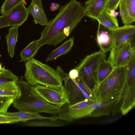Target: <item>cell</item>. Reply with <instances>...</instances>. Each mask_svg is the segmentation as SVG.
Instances as JSON below:
<instances>
[{"mask_svg":"<svg viewBox=\"0 0 135 135\" xmlns=\"http://www.w3.org/2000/svg\"><path fill=\"white\" fill-rule=\"evenodd\" d=\"M56 70L64 81V85L68 95L69 104H73L84 100L83 91H86L93 97V91L88 87L79 77L76 79H71L68 74L65 73L60 66H58Z\"/></svg>","mask_w":135,"mask_h":135,"instance_id":"7","label":"cell"},{"mask_svg":"<svg viewBox=\"0 0 135 135\" xmlns=\"http://www.w3.org/2000/svg\"><path fill=\"white\" fill-rule=\"evenodd\" d=\"M101 25L110 30L119 27L116 17H113L106 9L100 15L97 20Z\"/></svg>","mask_w":135,"mask_h":135,"instance_id":"20","label":"cell"},{"mask_svg":"<svg viewBox=\"0 0 135 135\" xmlns=\"http://www.w3.org/2000/svg\"><path fill=\"white\" fill-rule=\"evenodd\" d=\"M33 86L37 94L49 104L60 108L64 104L69 103L68 95L64 85L59 90L39 84Z\"/></svg>","mask_w":135,"mask_h":135,"instance_id":"8","label":"cell"},{"mask_svg":"<svg viewBox=\"0 0 135 135\" xmlns=\"http://www.w3.org/2000/svg\"><path fill=\"white\" fill-rule=\"evenodd\" d=\"M21 94L20 90L16 82H10L0 85V96L10 97L14 100Z\"/></svg>","mask_w":135,"mask_h":135,"instance_id":"18","label":"cell"},{"mask_svg":"<svg viewBox=\"0 0 135 135\" xmlns=\"http://www.w3.org/2000/svg\"><path fill=\"white\" fill-rule=\"evenodd\" d=\"M120 15L124 25L135 21V0H120L119 4Z\"/></svg>","mask_w":135,"mask_h":135,"instance_id":"13","label":"cell"},{"mask_svg":"<svg viewBox=\"0 0 135 135\" xmlns=\"http://www.w3.org/2000/svg\"><path fill=\"white\" fill-rule=\"evenodd\" d=\"M85 16L84 6L76 0L61 6L58 13L48 22L41 32L38 40L39 47L46 44L55 46L62 42Z\"/></svg>","mask_w":135,"mask_h":135,"instance_id":"1","label":"cell"},{"mask_svg":"<svg viewBox=\"0 0 135 135\" xmlns=\"http://www.w3.org/2000/svg\"><path fill=\"white\" fill-rule=\"evenodd\" d=\"M21 92L20 96L14 99L12 104L19 110L58 114L60 108L44 100L36 92L33 86L22 80L16 82Z\"/></svg>","mask_w":135,"mask_h":135,"instance_id":"3","label":"cell"},{"mask_svg":"<svg viewBox=\"0 0 135 135\" xmlns=\"http://www.w3.org/2000/svg\"><path fill=\"white\" fill-rule=\"evenodd\" d=\"M22 123V126L32 127H60L64 126L65 124L58 120H53L45 119H32Z\"/></svg>","mask_w":135,"mask_h":135,"instance_id":"21","label":"cell"},{"mask_svg":"<svg viewBox=\"0 0 135 135\" xmlns=\"http://www.w3.org/2000/svg\"><path fill=\"white\" fill-rule=\"evenodd\" d=\"M27 9L29 14H31L34 18L35 24L42 26L47 25L48 20L43 9L41 0H32Z\"/></svg>","mask_w":135,"mask_h":135,"instance_id":"15","label":"cell"},{"mask_svg":"<svg viewBox=\"0 0 135 135\" xmlns=\"http://www.w3.org/2000/svg\"><path fill=\"white\" fill-rule=\"evenodd\" d=\"M18 27L12 26L9 30L8 33L6 36L7 45V50L11 57H13L15 49L17 40L18 35Z\"/></svg>","mask_w":135,"mask_h":135,"instance_id":"23","label":"cell"},{"mask_svg":"<svg viewBox=\"0 0 135 135\" xmlns=\"http://www.w3.org/2000/svg\"><path fill=\"white\" fill-rule=\"evenodd\" d=\"M2 114L18 118L21 120V122L37 119H48L53 120H57L59 119L56 115L52 117H45L37 113L22 110H20L18 112H7Z\"/></svg>","mask_w":135,"mask_h":135,"instance_id":"17","label":"cell"},{"mask_svg":"<svg viewBox=\"0 0 135 135\" xmlns=\"http://www.w3.org/2000/svg\"><path fill=\"white\" fill-rule=\"evenodd\" d=\"M127 69V64L114 68L110 74L95 88L93 97L95 100L118 99L126 82Z\"/></svg>","mask_w":135,"mask_h":135,"instance_id":"5","label":"cell"},{"mask_svg":"<svg viewBox=\"0 0 135 135\" xmlns=\"http://www.w3.org/2000/svg\"><path fill=\"white\" fill-rule=\"evenodd\" d=\"M1 55H0V57ZM2 65L0 64V71H2L4 69H5L4 67L2 68Z\"/></svg>","mask_w":135,"mask_h":135,"instance_id":"35","label":"cell"},{"mask_svg":"<svg viewBox=\"0 0 135 135\" xmlns=\"http://www.w3.org/2000/svg\"><path fill=\"white\" fill-rule=\"evenodd\" d=\"M110 15L113 17H116L118 13L117 12H116L115 10H111L109 12Z\"/></svg>","mask_w":135,"mask_h":135,"instance_id":"34","label":"cell"},{"mask_svg":"<svg viewBox=\"0 0 135 135\" xmlns=\"http://www.w3.org/2000/svg\"><path fill=\"white\" fill-rule=\"evenodd\" d=\"M68 75L71 79H76L79 76V71L77 69L75 68L70 71Z\"/></svg>","mask_w":135,"mask_h":135,"instance_id":"31","label":"cell"},{"mask_svg":"<svg viewBox=\"0 0 135 135\" xmlns=\"http://www.w3.org/2000/svg\"><path fill=\"white\" fill-rule=\"evenodd\" d=\"M109 0H88L84 6L86 16L97 20L101 14L106 9Z\"/></svg>","mask_w":135,"mask_h":135,"instance_id":"14","label":"cell"},{"mask_svg":"<svg viewBox=\"0 0 135 135\" xmlns=\"http://www.w3.org/2000/svg\"><path fill=\"white\" fill-rule=\"evenodd\" d=\"M110 52L108 60L114 68H117L126 64L135 54V46L126 43L113 47Z\"/></svg>","mask_w":135,"mask_h":135,"instance_id":"9","label":"cell"},{"mask_svg":"<svg viewBox=\"0 0 135 135\" xmlns=\"http://www.w3.org/2000/svg\"><path fill=\"white\" fill-rule=\"evenodd\" d=\"M114 69L113 65L109 61L106 59L103 60L100 63L98 69V84L107 78Z\"/></svg>","mask_w":135,"mask_h":135,"instance_id":"24","label":"cell"},{"mask_svg":"<svg viewBox=\"0 0 135 135\" xmlns=\"http://www.w3.org/2000/svg\"><path fill=\"white\" fill-rule=\"evenodd\" d=\"M14 99L11 98L0 96V114L7 112L10 105L12 104Z\"/></svg>","mask_w":135,"mask_h":135,"instance_id":"27","label":"cell"},{"mask_svg":"<svg viewBox=\"0 0 135 135\" xmlns=\"http://www.w3.org/2000/svg\"><path fill=\"white\" fill-rule=\"evenodd\" d=\"M105 54L100 50L88 55L75 68L79 71V77L93 91L98 84V67L100 62L106 59Z\"/></svg>","mask_w":135,"mask_h":135,"instance_id":"6","label":"cell"},{"mask_svg":"<svg viewBox=\"0 0 135 135\" xmlns=\"http://www.w3.org/2000/svg\"><path fill=\"white\" fill-rule=\"evenodd\" d=\"M24 76L27 82L34 86L41 85L56 90L63 85V80L56 70L34 59L25 61Z\"/></svg>","mask_w":135,"mask_h":135,"instance_id":"4","label":"cell"},{"mask_svg":"<svg viewBox=\"0 0 135 135\" xmlns=\"http://www.w3.org/2000/svg\"><path fill=\"white\" fill-rule=\"evenodd\" d=\"M40 48L38 40L30 43L20 52V61H25L34 57Z\"/></svg>","mask_w":135,"mask_h":135,"instance_id":"22","label":"cell"},{"mask_svg":"<svg viewBox=\"0 0 135 135\" xmlns=\"http://www.w3.org/2000/svg\"><path fill=\"white\" fill-rule=\"evenodd\" d=\"M111 30L113 38V47L126 43L135 46V26L131 24L124 25Z\"/></svg>","mask_w":135,"mask_h":135,"instance_id":"10","label":"cell"},{"mask_svg":"<svg viewBox=\"0 0 135 135\" xmlns=\"http://www.w3.org/2000/svg\"><path fill=\"white\" fill-rule=\"evenodd\" d=\"M19 122H21V121L18 118L0 114V124H12Z\"/></svg>","mask_w":135,"mask_h":135,"instance_id":"28","label":"cell"},{"mask_svg":"<svg viewBox=\"0 0 135 135\" xmlns=\"http://www.w3.org/2000/svg\"><path fill=\"white\" fill-rule=\"evenodd\" d=\"M82 92L85 99L91 100H95L94 99L92 96L88 94L86 91H82Z\"/></svg>","mask_w":135,"mask_h":135,"instance_id":"33","label":"cell"},{"mask_svg":"<svg viewBox=\"0 0 135 135\" xmlns=\"http://www.w3.org/2000/svg\"><path fill=\"white\" fill-rule=\"evenodd\" d=\"M120 0H109L106 8L109 12L112 9L117 10Z\"/></svg>","mask_w":135,"mask_h":135,"instance_id":"29","label":"cell"},{"mask_svg":"<svg viewBox=\"0 0 135 135\" xmlns=\"http://www.w3.org/2000/svg\"><path fill=\"white\" fill-rule=\"evenodd\" d=\"M135 106V83L128 88L123 94L119 108L123 115H125Z\"/></svg>","mask_w":135,"mask_h":135,"instance_id":"16","label":"cell"},{"mask_svg":"<svg viewBox=\"0 0 135 135\" xmlns=\"http://www.w3.org/2000/svg\"></svg>","mask_w":135,"mask_h":135,"instance_id":"36","label":"cell"},{"mask_svg":"<svg viewBox=\"0 0 135 135\" xmlns=\"http://www.w3.org/2000/svg\"><path fill=\"white\" fill-rule=\"evenodd\" d=\"M59 7L60 5L58 3L52 2L51 3V6L50 8L51 11H54L57 9Z\"/></svg>","mask_w":135,"mask_h":135,"instance_id":"32","label":"cell"},{"mask_svg":"<svg viewBox=\"0 0 135 135\" xmlns=\"http://www.w3.org/2000/svg\"><path fill=\"white\" fill-rule=\"evenodd\" d=\"M25 0H5L1 8V14L2 15L6 14L14 7Z\"/></svg>","mask_w":135,"mask_h":135,"instance_id":"26","label":"cell"},{"mask_svg":"<svg viewBox=\"0 0 135 135\" xmlns=\"http://www.w3.org/2000/svg\"><path fill=\"white\" fill-rule=\"evenodd\" d=\"M6 15L10 26L18 27L27 20L29 14L23 2Z\"/></svg>","mask_w":135,"mask_h":135,"instance_id":"11","label":"cell"},{"mask_svg":"<svg viewBox=\"0 0 135 135\" xmlns=\"http://www.w3.org/2000/svg\"><path fill=\"white\" fill-rule=\"evenodd\" d=\"M18 80V76L9 70L4 69L0 71V85L10 82H16Z\"/></svg>","mask_w":135,"mask_h":135,"instance_id":"25","label":"cell"},{"mask_svg":"<svg viewBox=\"0 0 135 135\" xmlns=\"http://www.w3.org/2000/svg\"><path fill=\"white\" fill-rule=\"evenodd\" d=\"M10 26L9 22L8 20L6 14L0 16V29Z\"/></svg>","mask_w":135,"mask_h":135,"instance_id":"30","label":"cell"},{"mask_svg":"<svg viewBox=\"0 0 135 135\" xmlns=\"http://www.w3.org/2000/svg\"><path fill=\"white\" fill-rule=\"evenodd\" d=\"M74 44V38L72 37L60 46L54 50L46 57V62L55 60L59 56L66 54L71 50Z\"/></svg>","mask_w":135,"mask_h":135,"instance_id":"19","label":"cell"},{"mask_svg":"<svg viewBox=\"0 0 135 135\" xmlns=\"http://www.w3.org/2000/svg\"><path fill=\"white\" fill-rule=\"evenodd\" d=\"M102 26L99 23L97 41L100 50L106 53L110 51L113 47V38L111 30Z\"/></svg>","mask_w":135,"mask_h":135,"instance_id":"12","label":"cell"},{"mask_svg":"<svg viewBox=\"0 0 135 135\" xmlns=\"http://www.w3.org/2000/svg\"><path fill=\"white\" fill-rule=\"evenodd\" d=\"M117 99L96 101L82 108L73 107L66 103L60 108L58 119L70 123L74 120L86 117H99L115 114Z\"/></svg>","mask_w":135,"mask_h":135,"instance_id":"2","label":"cell"}]
</instances>
